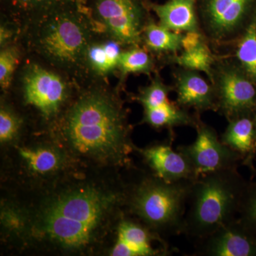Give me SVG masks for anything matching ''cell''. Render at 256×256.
<instances>
[{"label": "cell", "mask_w": 256, "mask_h": 256, "mask_svg": "<svg viewBox=\"0 0 256 256\" xmlns=\"http://www.w3.org/2000/svg\"><path fill=\"white\" fill-rule=\"evenodd\" d=\"M195 0H170L154 6L160 24L173 32L197 31Z\"/></svg>", "instance_id": "obj_17"}, {"label": "cell", "mask_w": 256, "mask_h": 256, "mask_svg": "<svg viewBox=\"0 0 256 256\" xmlns=\"http://www.w3.org/2000/svg\"><path fill=\"white\" fill-rule=\"evenodd\" d=\"M250 178L247 180L238 218L242 225L256 238V168L250 170Z\"/></svg>", "instance_id": "obj_21"}, {"label": "cell", "mask_w": 256, "mask_h": 256, "mask_svg": "<svg viewBox=\"0 0 256 256\" xmlns=\"http://www.w3.org/2000/svg\"><path fill=\"white\" fill-rule=\"evenodd\" d=\"M252 114L230 120L220 140L242 158V165L249 170L255 168L256 128Z\"/></svg>", "instance_id": "obj_14"}, {"label": "cell", "mask_w": 256, "mask_h": 256, "mask_svg": "<svg viewBox=\"0 0 256 256\" xmlns=\"http://www.w3.org/2000/svg\"><path fill=\"white\" fill-rule=\"evenodd\" d=\"M144 121L154 128H172L194 124L190 114L168 102L156 108L144 109Z\"/></svg>", "instance_id": "obj_19"}, {"label": "cell", "mask_w": 256, "mask_h": 256, "mask_svg": "<svg viewBox=\"0 0 256 256\" xmlns=\"http://www.w3.org/2000/svg\"><path fill=\"white\" fill-rule=\"evenodd\" d=\"M34 44L47 60L66 68L85 60L90 45L85 23L68 14H56L41 23L35 34Z\"/></svg>", "instance_id": "obj_6"}, {"label": "cell", "mask_w": 256, "mask_h": 256, "mask_svg": "<svg viewBox=\"0 0 256 256\" xmlns=\"http://www.w3.org/2000/svg\"><path fill=\"white\" fill-rule=\"evenodd\" d=\"M254 122H255L256 128V111H255V114H254Z\"/></svg>", "instance_id": "obj_30"}, {"label": "cell", "mask_w": 256, "mask_h": 256, "mask_svg": "<svg viewBox=\"0 0 256 256\" xmlns=\"http://www.w3.org/2000/svg\"><path fill=\"white\" fill-rule=\"evenodd\" d=\"M175 60L185 68L202 70L212 78L210 66L212 64V57L208 47L204 43L195 50L184 52L182 54L176 57Z\"/></svg>", "instance_id": "obj_25"}, {"label": "cell", "mask_w": 256, "mask_h": 256, "mask_svg": "<svg viewBox=\"0 0 256 256\" xmlns=\"http://www.w3.org/2000/svg\"><path fill=\"white\" fill-rule=\"evenodd\" d=\"M121 53L118 42L90 44L86 58L96 73L106 75L118 66Z\"/></svg>", "instance_id": "obj_18"}, {"label": "cell", "mask_w": 256, "mask_h": 256, "mask_svg": "<svg viewBox=\"0 0 256 256\" xmlns=\"http://www.w3.org/2000/svg\"><path fill=\"white\" fill-rule=\"evenodd\" d=\"M3 149L4 174L18 192L41 190L84 170L50 134L22 138Z\"/></svg>", "instance_id": "obj_5"}, {"label": "cell", "mask_w": 256, "mask_h": 256, "mask_svg": "<svg viewBox=\"0 0 256 256\" xmlns=\"http://www.w3.org/2000/svg\"><path fill=\"white\" fill-rule=\"evenodd\" d=\"M48 134L82 170L132 168L136 152L124 107L108 92H84L50 124Z\"/></svg>", "instance_id": "obj_2"}, {"label": "cell", "mask_w": 256, "mask_h": 256, "mask_svg": "<svg viewBox=\"0 0 256 256\" xmlns=\"http://www.w3.org/2000/svg\"><path fill=\"white\" fill-rule=\"evenodd\" d=\"M217 107L229 120L242 116H254L256 109V90L242 74L233 69L220 76L216 94Z\"/></svg>", "instance_id": "obj_12"}, {"label": "cell", "mask_w": 256, "mask_h": 256, "mask_svg": "<svg viewBox=\"0 0 256 256\" xmlns=\"http://www.w3.org/2000/svg\"><path fill=\"white\" fill-rule=\"evenodd\" d=\"M246 184L238 169L215 172L195 180L184 234L196 242L237 218Z\"/></svg>", "instance_id": "obj_4"}, {"label": "cell", "mask_w": 256, "mask_h": 256, "mask_svg": "<svg viewBox=\"0 0 256 256\" xmlns=\"http://www.w3.org/2000/svg\"><path fill=\"white\" fill-rule=\"evenodd\" d=\"M20 53L16 47H6L0 53V86L2 90L9 88L13 74L18 63Z\"/></svg>", "instance_id": "obj_27"}, {"label": "cell", "mask_w": 256, "mask_h": 256, "mask_svg": "<svg viewBox=\"0 0 256 256\" xmlns=\"http://www.w3.org/2000/svg\"><path fill=\"white\" fill-rule=\"evenodd\" d=\"M250 0H208L206 16L212 31L220 36L232 33L244 18Z\"/></svg>", "instance_id": "obj_16"}, {"label": "cell", "mask_w": 256, "mask_h": 256, "mask_svg": "<svg viewBox=\"0 0 256 256\" xmlns=\"http://www.w3.org/2000/svg\"><path fill=\"white\" fill-rule=\"evenodd\" d=\"M23 121L9 106L2 104L0 109V143L2 148L11 146L22 138Z\"/></svg>", "instance_id": "obj_22"}, {"label": "cell", "mask_w": 256, "mask_h": 256, "mask_svg": "<svg viewBox=\"0 0 256 256\" xmlns=\"http://www.w3.org/2000/svg\"><path fill=\"white\" fill-rule=\"evenodd\" d=\"M146 46L156 52H175L182 48V35L162 25L150 24L144 30Z\"/></svg>", "instance_id": "obj_20"}, {"label": "cell", "mask_w": 256, "mask_h": 256, "mask_svg": "<svg viewBox=\"0 0 256 256\" xmlns=\"http://www.w3.org/2000/svg\"><path fill=\"white\" fill-rule=\"evenodd\" d=\"M23 96L25 104L52 124L65 108L68 87L58 74L32 64L24 75Z\"/></svg>", "instance_id": "obj_7"}, {"label": "cell", "mask_w": 256, "mask_h": 256, "mask_svg": "<svg viewBox=\"0 0 256 256\" xmlns=\"http://www.w3.org/2000/svg\"><path fill=\"white\" fill-rule=\"evenodd\" d=\"M204 42L202 36L197 31L188 32L182 40V48L184 52H190L198 48Z\"/></svg>", "instance_id": "obj_28"}, {"label": "cell", "mask_w": 256, "mask_h": 256, "mask_svg": "<svg viewBox=\"0 0 256 256\" xmlns=\"http://www.w3.org/2000/svg\"><path fill=\"white\" fill-rule=\"evenodd\" d=\"M18 1L20 2L24 3V4H48V3L58 1V0H18Z\"/></svg>", "instance_id": "obj_29"}, {"label": "cell", "mask_w": 256, "mask_h": 256, "mask_svg": "<svg viewBox=\"0 0 256 256\" xmlns=\"http://www.w3.org/2000/svg\"><path fill=\"white\" fill-rule=\"evenodd\" d=\"M96 13L116 42L134 45L140 41L142 12L136 0H98Z\"/></svg>", "instance_id": "obj_10"}, {"label": "cell", "mask_w": 256, "mask_h": 256, "mask_svg": "<svg viewBox=\"0 0 256 256\" xmlns=\"http://www.w3.org/2000/svg\"><path fill=\"white\" fill-rule=\"evenodd\" d=\"M5 200L8 240L44 254L108 252L127 214L128 180L118 171L80 170L50 186Z\"/></svg>", "instance_id": "obj_1"}, {"label": "cell", "mask_w": 256, "mask_h": 256, "mask_svg": "<svg viewBox=\"0 0 256 256\" xmlns=\"http://www.w3.org/2000/svg\"><path fill=\"white\" fill-rule=\"evenodd\" d=\"M169 89L160 80L152 82L140 94L138 100L144 109L156 108L169 102Z\"/></svg>", "instance_id": "obj_26"}, {"label": "cell", "mask_w": 256, "mask_h": 256, "mask_svg": "<svg viewBox=\"0 0 256 256\" xmlns=\"http://www.w3.org/2000/svg\"><path fill=\"white\" fill-rule=\"evenodd\" d=\"M172 252L164 238L126 214L118 225L108 254L112 256H165Z\"/></svg>", "instance_id": "obj_9"}, {"label": "cell", "mask_w": 256, "mask_h": 256, "mask_svg": "<svg viewBox=\"0 0 256 256\" xmlns=\"http://www.w3.org/2000/svg\"><path fill=\"white\" fill-rule=\"evenodd\" d=\"M194 181L168 182L150 172H138L128 180L126 212L162 238L184 234Z\"/></svg>", "instance_id": "obj_3"}, {"label": "cell", "mask_w": 256, "mask_h": 256, "mask_svg": "<svg viewBox=\"0 0 256 256\" xmlns=\"http://www.w3.org/2000/svg\"><path fill=\"white\" fill-rule=\"evenodd\" d=\"M150 172L168 182L196 180L190 162L170 142L156 143L136 149Z\"/></svg>", "instance_id": "obj_13"}, {"label": "cell", "mask_w": 256, "mask_h": 256, "mask_svg": "<svg viewBox=\"0 0 256 256\" xmlns=\"http://www.w3.org/2000/svg\"><path fill=\"white\" fill-rule=\"evenodd\" d=\"M178 102L198 110L216 108V96L201 76L195 72L180 74L178 82Z\"/></svg>", "instance_id": "obj_15"}, {"label": "cell", "mask_w": 256, "mask_h": 256, "mask_svg": "<svg viewBox=\"0 0 256 256\" xmlns=\"http://www.w3.org/2000/svg\"><path fill=\"white\" fill-rule=\"evenodd\" d=\"M196 244V256H256V238L238 217Z\"/></svg>", "instance_id": "obj_11"}, {"label": "cell", "mask_w": 256, "mask_h": 256, "mask_svg": "<svg viewBox=\"0 0 256 256\" xmlns=\"http://www.w3.org/2000/svg\"><path fill=\"white\" fill-rule=\"evenodd\" d=\"M196 130L194 142L176 148L190 162L196 178L222 170L238 169L242 164L240 156L218 139L214 130L200 124Z\"/></svg>", "instance_id": "obj_8"}, {"label": "cell", "mask_w": 256, "mask_h": 256, "mask_svg": "<svg viewBox=\"0 0 256 256\" xmlns=\"http://www.w3.org/2000/svg\"><path fill=\"white\" fill-rule=\"evenodd\" d=\"M237 56L247 73L256 78V22L250 24L239 43Z\"/></svg>", "instance_id": "obj_23"}, {"label": "cell", "mask_w": 256, "mask_h": 256, "mask_svg": "<svg viewBox=\"0 0 256 256\" xmlns=\"http://www.w3.org/2000/svg\"><path fill=\"white\" fill-rule=\"evenodd\" d=\"M118 67L124 75L146 73L151 69V58L144 50L133 48L121 53Z\"/></svg>", "instance_id": "obj_24"}]
</instances>
